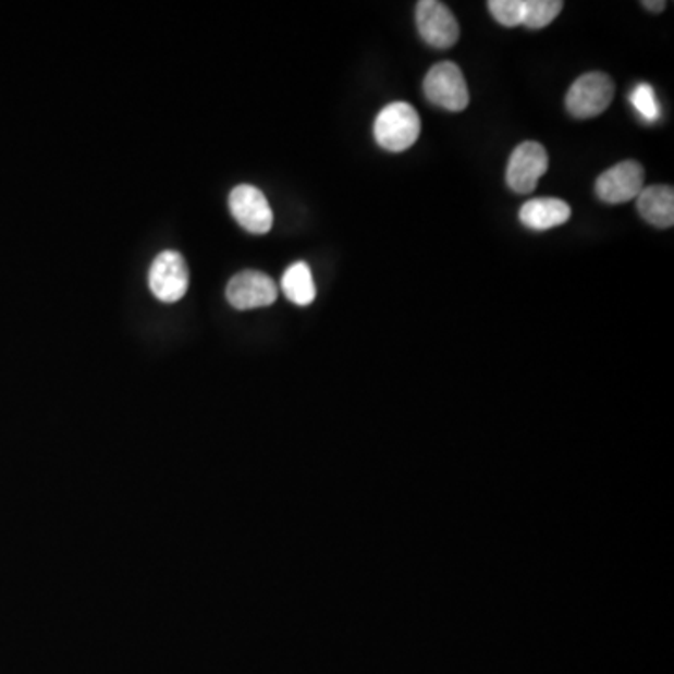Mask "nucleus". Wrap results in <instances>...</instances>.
Wrapping results in <instances>:
<instances>
[{"label": "nucleus", "mask_w": 674, "mask_h": 674, "mask_svg": "<svg viewBox=\"0 0 674 674\" xmlns=\"http://www.w3.org/2000/svg\"><path fill=\"white\" fill-rule=\"evenodd\" d=\"M637 208L642 218L654 228H673L674 192L671 186L642 187L637 195Z\"/></svg>", "instance_id": "11"}, {"label": "nucleus", "mask_w": 674, "mask_h": 674, "mask_svg": "<svg viewBox=\"0 0 674 674\" xmlns=\"http://www.w3.org/2000/svg\"><path fill=\"white\" fill-rule=\"evenodd\" d=\"M278 287L270 275L255 270H246L229 281L228 301L234 309H255L274 304Z\"/></svg>", "instance_id": "9"}, {"label": "nucleus", "mask_w": 674, "mask_h": 674, "mask_svg": "<svg viewBox=\"0 0 674 674\" xmlns=\"http://www.w3.org/2000/svg\"><path fill=\"white\" fill-rule=\"evenodd\" d=\"M564 8L561 0H523L522 25L527 28H543L551 25Z\"/></svg>", "instance_id": "13"}, {"label": "nucleus", "mask_w": 674, "mask_h": 674, "mask_svg": "<svg viewBox=\"0 0 674 674\" xmlns=\"http://www.w3.org/2000/svg\"><path fill=\"white\" fill-rule=\"evenodd\" d=\"M416 25L424 41L434 49H448L459 40V23L452 10L437 0L418 2Z\"/></svg>", "instance_id": "5"}, {"label": "nucleus", "mask_w": 674, "mask_h": 674, "mask_svg": "<svg viewBox=\"0 0 674 674\" xmlns=\"http://www.w3.org/2000/svg\"><path fill=\"white\" fill-rule=\"evenodd\" d=\"M629 100L634 103L635 111L641 114L642 121L655 122L660 119V106L655 100L654 88L650 87L648 83L637 85Z\"/></svg>", "instance_id": "14"}, {"label": "nucleus", "mask_w": 674, "mask_h": 674, "mask_svg": "<svg viewBox=\"0 0 674 674\" xmlns=\"http://www.w3.org/2000/svg\"><path fill=\"white\" fill-rule=\"evenodd\" d=\"M614 98V83L608 74L590 72L567 90L566 108L575 119H592L603 113Z\"/></svg>", "instance_id": "2"}, {"label": "nucleus", "mask_w": 674, "mask_h": 674, "mask_svg": "<svg viewBox=\"0 0 674 674\" xmlns=\"http://www.w3.org/2000/svg\"><path fill=\"white\" fill-rule=\"evenodd\" d=\"M572 216V208L561 199H532L525 203L519 212L523 225L532 231H548V229L564 225Z\"/></svg>", "instance_id": "10"}, {"label": "nucleus", "mask_w": 674, "mask_h": 674, "mask_svg": "<svg viewBox=\"0 0 674 674\" xmlns=\"http://www.w3.org/2000/svg\"><path fill=\"white\" fill-rule=\"evenodd\" d=\"M489 12L504 27H517L523 20V0H489Z\"/></svg>", "instance_id": "15"}, {"label": "nucleus", "mask_w": 674, "mask_h": 674, "mask_svg": "<svg viewBox=\"0 0 674 674\" xmlns=\"http://www.w3.org/2000/svg\"><path fill=\"white\" fill-rule=\"evenodd\" d=\"M642 7L650 10V12H663V8L667 7V4H665L663 0H660V2H650V0H645V2H642Z\"/></svg>", "instance_id": "16"}, {"label": "nucleus", "mask_w": 674, "mask_h": 674, "mask_svg": "<svg viewBox=\"0 0 674 674\" xmlns=\"http://www.w3.org/2000/svg\"><path fill=\"white\" fill-rule=\"evenodd\" d=\"M645 184V169L637 161H622L608 169L596 181V195L609 205H622L637 199Z\"/></svg>", "instance_id": "8"}, {"label": "nucleus", "mask_w": 674, "mask_h": 674, "mask_svg": "<svg viewBox=\"0 0 674 674\" xmlns=\"http://www.w3.org/2000/svg\"><path fill=\"white\" fill-rule=\"evenodd\" d=\"M281 289L289 301L296 306H309L315 301V283L311 268L306 262H294L289 267L281 280Z\"/></svg>", "instance_id": "12"}, {"label": "nucleus", "mask_w": 674, "mask_h": 674, "mask_svg": "<svg viewBox=\"0 0 674 674\" xmlns=\"http://www.w3.org/2000/svg\"><path fill=\"white\" fill-rule=\"evenodd\" d=\"M187 267L184 257L176 252H163L154 259L148 272V285L154 296L161 302L181 301L187 291Z\"/></svg>", "instance_id": "6"}, {"label": "nucleus", "mask_w": 674, "mask_h": 674, "mask_svg": "<svg viewBox=\"0 0 674 674\" xmlns=\"http://www.w3.org/2000/svg\"><path fill=\"white\" fill-rule=\"evenodd\" d=\"M421 122L416 109L405 101H394L382 109L375 121V139L390 152H403L420 137Z\"/></svg>", "instance_id": "1"}, {"label": "nucleus", "mask_w": 674, "mask_h": 674, "mask_svg": "<svg viewBox=\"0 0 674 674\" xmlns=\"http://www.w3.org/2000/svg\"><path fill=\"white\" fill-rule=\"evenodd\" d=\"M229 208L234 220L238 221L247 233L265 234L272 229L274 215L259 187L249 184L234 187L229 197Z\"/></svg>", "instance_id": "7"}, {"label": "nucleus", "mask_w": 674, "mask_h": 674, "mask_svg": "<svg viewBox=\"0 0 674 674\" xmlns=\"http://www.w3.org/2000/svg\"><path fill=\"white\" fill-rule=\"evenodd\" d=\"M424 90L437 108L459 113L468 106L467 81L454 62H441L429 70L424 81Z\"/></svg>", "instance_id": "3"}, {"label": "nucleus", "mask_w": 674, "mask_h": 674, "mask_svg": "<svg viewBox=\"0 0 674 674\" xmlns=\"http://www.w3.org/2000/svg\"><path fill=\"white\" fill-rule=\"evenodd\" d=\"M548 150L536 140H525L515 148L507 161L506 182L515 194L535 192L543 174L548 173Z\"/></svg>", "instance_id": "4"}]
</instances>
